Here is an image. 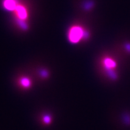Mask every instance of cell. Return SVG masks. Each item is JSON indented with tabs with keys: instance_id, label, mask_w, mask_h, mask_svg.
<instances>
[{
	"instance_id": "6da1fadb",
	"label": "cell",
	"mask_w": 130,
	"mask_h": 130,
	"mask_svg": "<svg viewBox=\"0 0 130 130\" xmlns=\"http://www.w3.org/2000/svg\"><path fill=\"white\" fill-rule=\"evenodd\" d=\"M83 36V31L80 28L78 27L72 28L70 31L69 37L71 42H78Z\"/></svg>"
},
{
	"instance_id": "7a4b0ae2",
	"label": "cell",
	"mask_w": 130,
	"mask_h": 130,
	"mask_svg": "<svg viewBox=\"0 0 130 130\" xmlns=\"http://www.w3.org/2000/svg\"><path fill=\"white\" fill-rule=\"evenodd\" d=\"M4 6L8 10L13 11L15 9L17 5L14 0H5Z\"/></svg>"
},
{
	"instance_id": "3957f363",
	"label": "cell",
	"mask_w": 130,
	"mask_h": 130,
	"mask_svg": "<svg viewBox=\"0 0 130 130\" xmlns=\"http://www.w3.org/2000/svg\"><path fill=\"white\" fill-rule=\"evenodd\" d=\"M19 84L22 88L24 89H28L30 87L31 85V83L29 79L27 78H22L19 79Z\"/></svg>"
},
{
	"instance_id": "277c9868",
	"label": "cell",
	"mask_w": 130,
	"mask_h": 130,
	"mask_svg": "<svg viewBox=\"0 0 130 130\" xmlns=\"http://www.w3.org/2000/svg\"><path fill=\"white\" fill-rule=\"evenodd\" d=\"M15 10L17 11V13L19 19H25L26 18L27 13L26 12V10L24 8V7L21 6H17Z\"/></svg>"
},
{
	"instance_id": "5b68a950",
	"label": "cell",
	"mask_w": 130,
	"mask_h": 130,
	"mask_svg": "<svg viewBox=\"0 0 130 130\" xmlns=\"http://www.w3.org/2000/svg\"><path fill=\"white\" fill-rule=\"evenodd\" d=\"M42 121L45 125L49 124L51 121V118L49 116H44L42 118Z\"/></svg>"
},
{
	"instance_id": "8992f818",
	"label": "cell",
	"mask_w": 130,
	"mask_h": 130,
	"mask_svg": "<svg viewBox=\"0 0 130 130\" xmlns=\"http://www.w3.org/2000/svg\"><path fill=\"white\" fill-rule=\"evenodd\" d=\"M106 64L107 65V67H110V68L114 67V65H115L114 63L110 60H107V61H106Z\"/></svg>"
}]
</instances>
